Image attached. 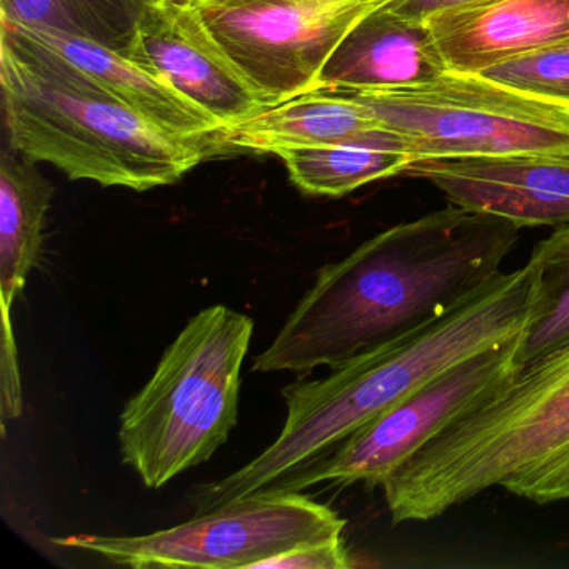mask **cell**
I'll return each instance as SVG.
<instances>
[{"instance_id": "8", "label": "cell", "mask_w": 569, "mask_h": 569, "mask_svg": "<svg viewBox=\"0 0 569 569\" xmlns=\"http://www.w3.org/2000/svg\"><path fill=\"white\" fill-rule=\"evenodd\" d=\"M388 0H199L209 34L268 108L318 91L349 31Z\"/></svg>"}, {"instance_id": "24", "label": "cell", "mask_w": 569, "mask_h": 569, "mask_svg": "<svg viewBox=\"0 0 569 569\" xmlns=\"http://www.w3.org/2000/svg\"><path fill=\"white\" fill-rule=\"evenodd\" d=\"M162 4L172 6V8L192 9L199 0H159Z\"/></svg>"}, {"instance_id": "11", "label": "cell", "mask_w": 569, "mask_h": 569, "mask_svg": "<svg viewBox=\"0 0 569 569\" xmlns=\"http://www.w3.org/2000/svg\"><path fill=\"white\" fill-rule=\"evenodd\" d=\"M402 176L435 186L449 204L522 228L569 224V156L428 159Z\"/></svg>"}, {"instance_id": "17", "label": "cell", "mask_w": 569, "mask_h": 569, "mask_svg": "<svg viewBox=\"0 0 569 569\" xmlns=\"http://www.w3.org/2000/svg\"><path fill=\"white\" fill-rule=\"evenodd\" d=\"M151 0H0V19L46 34L68 36L131 58Z\"/></svg>"}, {"instance_id": "1", "label": "cell", "mask_w": 569, "mask_h": 569, "mask_svg": "<svg viewBox=\"0 0 569 569\" xmlns=\"http://www.w3.org/2000/svg\"><path fill=\"white\" fill-rule=\"evenodd\" d=\"M519 231L449 204L379 232L318 272L252 371L336 368L442 318L501 272Z\"/></svg>"}, {"instance_id": "10", "label": "cell", "mask_w": 569, "mask_h": 569, "mask_svg": "<svg viewBox=\"0 0 569 569\" xmlns=\"http://www.w3.org/2000/svg\"><path fill=\"white\" fill-rule=\"evenodd\" d=\"M129 59L168 82L221 126L268 108L209 34L194 9L151 0Z\"/></svg>"}, {"instance_id": "5", "label": "cell", "mask_w": 569, "mask_h": 569, "mask_svg": "<svg viewBox=\"0 0 569 569\" xmlns=\"http://www.w3.org/2000/svg\"><path fill=\"white\" fill-rule=\"evenodd\" d=\"M254 321L228 306L189 319L121 415L122 461L159 489L204 465L238 425L242 365Z\"/></svg>"}, {"instance_id": "15", "label": "cell", "mask_w": 569, "mask_h": 569, "mask_svg": "<svg viewBox=\"0 0 569 569\" xmlns=\"http://www.w3.org/2000/svg\"><path fill=\"white\" fill-rule=\"evenodd\" d=\"M28 32L88 72L122 104L174 138L202 142L209 132L221 126L204 109L179 94L168 82L139 68L131 59L82 39Z\"/></svg>"}, {"instance_id": "4", "label": "cell", "mask_w": 569, "mask_h": 569, "mask_svg": "<svg viewBox=\"0 0 569 569\" xmlns=\"http://www.w3.org/2000/svg\"><path fill=\"white\" fill-rule=\"evenodd\" d=\"M0 86L12 149L72 181L149 191L209 159L122 104L94 78L26 29L0 19Z\"/></svg>"}, {"instance_id": "18", "label": "cell", "mask_w": 569, "mask_h": 569, "mask_svg": "<svg viewBox=\"0 0 569 569\" xmlns=\"http://www.w3.org/2000/svg\"><path fill=\"white\" fill-rule=\"evenodd\" d=\"M529 262L535 268V292L518 338L516 368L569 346V224L539 241Z\"/></svg>"}, {"instance_id": "14", "label": "cell", "mask_w": 569, "mask_h": 569, "mask_svg": "<svg viewBox=\"0 0 569 569\" xmlns=\"http://www.w3.org/2000/svg\"><path fill=\"white\" fill-rule=\"evenodd\" d=\"M449 71L426 22L389 11L366 14L319 72L318 91H388L428 84Z\"/></svg>"}, {"instance_id": "13", "label": "cell", "mask_w": 569, "mask_h": 569, "mask_svg": "<svg viewBox=\"0 0 569 569\" xmlns=\"http://www.w3.org/2000/svg\"><path fill=\"white\" fill-rule=\"evenodd\" d=\"M449 71L478 72L569 38V0H482L426 21Z\"/></svg>"}, {"instance_id": "9", "label": "cell", "mask_w": 569, "mask_h": 569, "mask_svg": "<svg viewBox=\"0 0 569 569\" xmlns=\"http://www.w3.org/2000/svg\"><path fill=\"white\" fill-rule=\"evenodd\" d=\"M518 338L452 366L352 432L335 451L286 479L274 492L301 491L322 482L382 486L422 446L512 375Z\"/></svg>"}, {"instance_id": "22", "label": "cell", "mask_w": 569, "mask_h": 569, "mask_svg": "<svg viewBox=\"0 0 569 569\" xmlns=\"http://www.w3.org/2000/svg\"><path fill=\"white\" fill-rule=\"evenodd\" d=\"M351 566L342 538L299 546L266 562L269 569H346Z\"/></svg>"}, {"instance_id": "7", "label": "cell", "mask_w": 569, "mask_h": 569, "mask_svg": "<svg viewBox=\"0 0 569 569\" xmlns=\"http://www.w3.org/2000/svg\"><path fill=\"white\" fill-rule=\"evenodd\" d=\"M346 519L301 491L266 492L142 536L72 535L61 548L134 569L264 568L299 546L342 538Z\"/></svg>"}, {"instance_id": "6", "label": "cell", "mask_w": 569, "mask_h": 569, "mask_svg": "<svg viewBox=\"0 0 569 569\" xmlns=\"http://www.w3.org/2000/svg\"><path fill=\"white\" fill-rule=\"evenodd\" d=\"M339 91L401 136L412 161L569 156V114L472 72L428 84Z\"/></svg>"}, {"instance_id": "23", "label": "cell", "mask_w": 569, "mask_h": 569, "mask_svg": "<svg viewBox=\"0 0 569 569\" xmlns=\"http://www.w3.org/2000/svg\"><path fill=\"white\" fill-rule=\"evenodd\" d=\"M482 0H388L386 8L401 18L416 22H426L432 16L465 6L478 4Z\"/></svg>"}, {"instance_id": "3", "label": "cell", "mask_w": 569, "mask_h": 569, "mask_svg": "<svg viewBox=\"0 0 569 569\" xmlns=\"http://www.w3.org/2000/svg\"><path fill=\"white\" fill-rule=\"evenodd\" d=\"M496 486L569 501V346L516 368L382 482L396 525L431 521Z\"/></svg>"}, {"instance_id": "12", "label": "cell", "mask_w": 569, "mask_h": 569, "mask_svg": "<svg viewBox=\"0 0 569 569\" xmlns=\"http://www.w3.org/2000/svg\"><path fill=\"white\" fill-rule=\"evenodd\" d=\"M202 144L209 158L216 152L279 154L289 149L332 144L408 152L401 136L389 131L365 106L339 91L308 92L262 109L251 118L214 129Z\"/></svg>"}, {"instance_id": "21", "label": "cell", "mask_w": 569, "mask_h": 569, "mask_svg": "<svg viewBox=\"0 0 569 569\" xmlns=\"http://www.w3.org/2000/svg\"><path fill=\"white\" fill-rule=\"evenodd\" d=\"M0 412L2 421L19 418L22 411L21 372L18 346L12 329L11 309L2 308V348H0Z\"/></svg>"}, {"instance_id": "16", "label": "cell", "mask_w": 569, "mask_h": 569, "mask_svg": "<svg viewBox=\"0 0 569 569\" xmlns=\"http://www.w3.org/2000/svg\"><path fill=\"white\" fill-rule=\"evenodd\" d=\"M54 188L34 162L4 149L0 154V296L11 309L38 262Z\"/></svg>"}, {"instance_id": "2", "label": "cell", "mask_w": 569, "mask_h": 569, "mask_svg": "<svg viewBox=\"0 0 569 569\" xmlns=\"http://www.w3.org/2000/svg\"><path fill=\"white\" fill-rule=\"evenodd\" d=\"M532 292L535 268L528 261L499 272L442 318L331 368L326 378L282 389L288 416L276 441L238 471L198 486L191 496L196 515L274 492L452 366L521 335Z\"/></svg>"}, {"instance_id": "20", "label": "cell", "mask_w": 569, "mask_h": 569, "mask_svg": "<svg viewBox=\"0 0 569 569\" xmlns=\"http://www.w3.org/2000/svg\"><path fill=\"white\" fill-rule=\"evenodd\" d=\"M478 74L569 114V38L506 59Z\"/></svg>"}, {"instance_id": "19", "label": "cell", "mask_w": 569, "mask_h": 569, "mask_svg": "<svg viewBox=\"0 0 569 569\" xmlns=\"http://www.w3.org/2000/svg\"><path fill=\"white\" fill-rule=\"evenodd\" d=\"M276 156L284 162L292 184L306 194L326 198H341L369 182L402 176L412 162L408 152L361 144L289 149Z\"/></svg>"}]
</instances>
